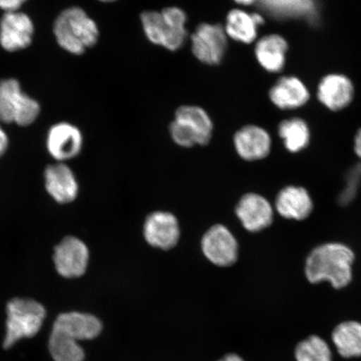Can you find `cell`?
Segmentation results:
<instances>
[{"label":"cell","instance_id":"6da1fadb","mask_svg":"<svg viewBox=\"0 0 361 361\" xmlns=\"http://www.w3.org/2000/svg\"><path fill=\"white\" fill-rule=\"evenodd\" d=\"M355 255L341 243H326L315 247L307 257L305 274L313 284L327 282L336 290L348 286L353 279Z\"/></svg>","mask_w":361,"mask_h":361},{"label":"cell","instance_id":"7a4b0ae2","mask_svg":"<svg viewBox=\"0 0 361 361\" xmlns=\"http://www.w3.org/2000/svg\"><path fill=\"white\" fill-rule=\"evenodd\" d=\"M53 30L58 44L78 56L94 47L100 35L97 23L82 8L76 6L68 8L58 16Z\"/></svg>","mask_w":361,"mask_h":361},{"label":"cell","instance_id":"3957f363","mask_svg":"<svg viewBox=\"0 0 361 361\" xmlns=\"http://www.w3.org/2000/svg\"><path fill=\"white\" fill-rule=\"evenodd\" d=\"M187 13L182 8L171 6L161 12L148 11L141 15L144 33L149 42L170 51L182 48L188 38Z\"/></svg>","mask_w":361,"mask_h":361},{"label":"cell","instance_id":"277c9868","mask_svg":"<svg viewBox=\"0 0 361 361\" xmlns=\"http://www.w3.org/2000/svg\"><path fill=\"white\" fill-rule=\"evenodd\" d=\"M6 315L4 348L10 349L22 338L37 335L47 317V310L38 301L15 298L7 304Z\"/></svg>","mask_w":361,"mask_h":361},{"label":"cell","instance_id":"5b68a950","mask_svg":"<svg viewBox=\"0 0 361 361\" xmlns=\"http://www.w3.org/2000/svg\"><path fill=\"white\" fill-rule=\"evenodd\" d=\"M169 130L171 138L180 147L204 146L213 135L214 123L203 108L182 106L176 111Z\"/></svg>","mask_w":361,"mask_h":361},{"label":"cell","instance_id":"8992f818","mask_svg":"<svg viewBox=\"0 0 361 361\" xmlns=\"http://www.w3.org/2000/svg\"><path fill=\"white\" fill-rule=\"evenodd\" d=\"M39 113V104L22 92L19 81H0V123L30 126L37 119Z\"/></svg>","mask_w":361,"mask_h":361},{"label":"cell","instance_id":"52a82bcc","mask_svg":"<svg viewBox=\"0 0 361 361\" xmlns=\"http://www.w3.org/2000/svg\"><path fill=\"white\" fill-rule=\"evenodd\" d=\"M190 39L193 56L203 64L216 66L222 62L228 47L224 25L202 23L197 27Z\"/></svg>","mask_w":361,"mask_h":361},{"label":"cell","instance_id":"ba28073f","mask_svg":"<svg viewBox=\"0 0 361 361\" xmlns=\"http://www.w3.org/2000/svg\"><path fill=\"white\" fill-rule=\"evenodd\" d=\"M89 259L88 247L74 236L63 238L56 246L53 255L57 273L66 279L82 276L87 269Z\"/></svg>","mask_w":361,"mask_h":361},{"label":"cell","instance_id":"9c48e42d","mask_svg":"<svg viewBox=\"0 0 361 361\" xmlns=\"http://www.w3.org/2000/svg\"><path fill=\"white\" fill-rule=\"evenodd\" d=\"M202 250L206 258L219 267H228L238 259L236 238L223 225H215L209 229L202 238Z\"/></svg>","mask_w":361,"mask_h":361},{"label":"cell","instance_id":"30bf717a","mask_svg":"<svg viewBox=\"0 0 361 361\" xmlns=\"http://www.w3.org/2000/svg\"><path fill=\"white\" fill-rule=\"evenodd\" d=\"M35 27L29 16L20 11L6 12L0 20V44L8 52L28 48Z\"/></svg>","mask_w":361,"mask_h":361},{"label":"cell","instance_id":"8fae6325","mask_svg":"<svg viewBox=\"0 0 361 361\" xmlns=\"http://www.w3.org/2000/svg\"><path fill=\"white\" fill-rule=\"evenodd\" d=\"M355 85L348 76L343 74H328L320 80L317 98L320 103L331 111H340L353 102Z\"/></svg>","mask_w":361,"mask_h":361},{"label":"cell","instance_id":"7c38bea8","mask_svg":"<svg viewBox=\"0 0 361 361\" xmlns=\"http://www.w3.org/2000/svg\"><path fill=\"white\" fill-rule=\"evenodd\" d=\"M83 145V137L79 128L68 123H60L49 130L47 150L54 159L63 162L79 155Z\"/></svg>","mask_w":361,"mask_h":361},{"label":"cell","instance_id":"4fadbf2b","mask_svg":"<svg viewBox=\"0 0 361 361\" xmlns=\"http://www.w3.org/2000/svg\"><path fill=\"white\" fill-rule=\"evenodd\" d=\"M143 233L151 246L164 250H171L177 245L180 238L178 219L166 212H156L147 216Z\"/></svg>","mask_w":361,"mask_h":361},{"label":"cell","instance_id":"5bb4252c","mask_svg":"<svg viewBox=\"0 0 361 361\" xmlns=\"http://www.w3.org/2000/svg\"><path fill=\"white\" fill-rule=\"evenodd\" d=\"M236 214L243 228L252 233L267 228L274 221L272 205L257 193H247L241 198L236 207Z\"/></svg>","mask_w":361,"mask_h":361},{"label":"cell","instance_id":"9a60e30c","mask_svg":"<svg viewBox=\"0 0 361 361\" xmlns=\"http://www.w3.org/2000/svg\"><path fill=\"white\" fill-rule=\"evenodd\" d=\"M234 147L239 157L248 161L264 159L269 155L272 139L264 128L247 125L234 135Z\"/></svg>","mask_w":361,"mask_h":361},{"label":"cell","instance_id":"2e32d148","mask_svg":"<svg viewBox=\"0 0 361 361\" xmlns=\"http://www.w3.org/2000/svg\"><path fill=\"white\" fill-rule=\"evenodd\" d=\"M44 186L49 195L61 204L75 200L79 193L78 180L72 170L63 162L49 165L44 171Z\"/></svg>","mask_w":361,"mask_h":361},{"label":"cell","instance_id":"e0dca14e","mask_svg":"<svg viewBox=\"0 0 361 361\" xmlns=\"http://www.w3.org/2000/svg\"><path fill=\"white\" fill-rule=\"evenodd\" d=\"M269 97L279 109L295 110L309 102L310 92L303 80L296 76H282L269 90Z\"/></svg>","mask_w":361,"mask_h":361},{"label":"cell","instance_id":"ac0fdd59","mask_svg":"<svg viewBox=\"0 0 361 361\" xmlns=\"http://www.w3.org/2000/svg\"><path fill=\"white\" fill-rule=\"evenodd\" d=\"M275 209L284 219L303 221L312 214L314 202L306 188L290 185L278 193Z\"/></svg>","mask_w":361,"mask_h":361},{"label":"cell","instance_id":"d6986e66","mask_svg":"<svg viewBox=\"0 0 361 361\" xmlns=\"http://www.w3.org/2000/svg\"><path fill=\"white\" fill-rule=\"evenodd\" d=\"M264 23V17L261 13H250L242 8H233L228 13L224 27L228 39L250 44L256 42L259 28Z\"/></svg>","mask_w":361,"mask_h":361},{"label":"cell","instance_id":"ffe728a7","mask_svg":"<svg viewBox=\"0 0 361 361\" xmlns=\"http://www.w3.org/2000/svg\"><path fill=\"white\" fill-rule=\"evenodd\" d=\"M53 329L66 334L75 341H88L100 335L102 324L96 316L90 314L68 312L58 316Z\"/></svg>","mask_w":361,"mask_h":361},{"label":"cell","instance_id":"44dd1931","mask_svg":"<svg viewBox=\"0 0 361 361\" xmlns=\"http://www.w3.org/2000/svg\"><path fill=\"white\" fill-rule=\"evenodd\" d=\"M288 49V44L282 35H264L256 42V60L269 73H279L286 66Z\"/></svg>","mask_w":361,"mask_h":361},{"label":"cell","instance_id":"7402d4cb","mask_svg":"<svg viewBox=\"0 0 361 361\" xmlns=\"http://www.w3.org/2000/svg\"><path fill=\"white\" fill-rule=\"evenodd\" d=\"M332 341L342 357L356 358L361 356V323L350 320L334 329Z\"/></svg>","mask_w":361,"mask_h":361},{"label":"cell","instance_id":"603a6c76","mask_svg":"<svg viewBox=\"0 0 361 361\" xmlns=\"http://www.w3.org/2000/svg\"><path fill=\"white\" fill-rule=\"evenodd\" d=\"M278 133L284 147L291 153H299L309 146L311 135L309 125L300 117L282 121Z\"/></svg>","mask_w":361,"mask_h":361},{"label":"cell","instance_id":"cb8c5ba5","mask_svg":"<svg viewBox=\"0 0 361 361\" xmlns=\"http://www.w3.org/2000/svg\"><path fill=\"white\" fill-rule=\"evenodd\" d=\"M75 338L52 329L49 338V350L55 361H83L85 351Z\"/></svg>","mask_w":361,"mask_h":361},{"label":"cell","instance_id":"d4e9b609","mask_svg":"<svg viewBox=\"0 0 361 361\" xmlns=\"http://www.w3.org/2000/svg\"><path fill=\"white\" fill-rule=\"evenodd\" d=\"M296 361H333L332 351L327 342L318 336H310L297 345Z\"/></svg>","mask_w":361,"mask_h":361},{"label":"cell","instance_id":"484cf974","mask_svg":"<svg viewBox=\"0 0 361 361\" xmlns=\"http://www.w3.org/2000/svg\"><path fill=\"white\" fill-rule=\"evenodd\" d=\"M288 3L300 7H313L314 0H259V4L264 11L273 16H288Z\"/></svg>","mask_w":361,"mask_h":361},{"label":"cell","instance_id":"4316f807","mask_svg":"<svg viewBox=\"0 0 361 361\" xmlns=\"http://www.w3.org/2000/svg\"><path fill=\"white\" fill-rule=\"evenodd\" d=\"M28 0H0V8L4 12L20 11L23 4Z\"/></svg>","mask_w":361,"mask_h":361},{"label":"cell","instance_id":"83f0119b","mask_svg":"<svg viewBox=\"0 0 361 361\" xmlns=\"http://www.w3.org/2000/svg\"><path fill=\"white\" fill-rule=\"evenodd\" d=\"M8 147V138L6 132L0 126V157L7 151Z\"/></svg>","mask_w":361,"mask_h":361},{"label":"cell","instance_id":"f1b7e54d","mask_svg":"<svg viewBox=\"0 0 361 361\" xmlns=\"http://www.w3.org/2000/svg\"><path fill=\"white\" fill-rule=\"evenodd\" d=\"M354 151L361 160V128L357 130L354 139Z\"/></svg>","mask_w":361,"mask_h":361},{"label":"cell","instance_id":"f546056e","mask_svg":"<svg viewBox=\"0 0 361 361\" xmlns=\"http://www.w3.org/2000/svg\"><path fill=\"white\" fill-rule=\"evenodd\" d=\"M234 2L242 6H250L252 4H258L259 0H233Z\"/></svg>","mask_w":361,"mask_h":361},{"label":"cell","instance_id":"4dcf8cb0","mask_svg":"<svg viewBox=\"0 0 361 361\" xmlns=\"http://www.w3.org/2000/svg\"><path fill=\"white\" fill-rule=\"evenodd\" d=\"M219 361H245L243 360L240 356L236 354H229L226 356L222 360Z\"/></svg>","mask_w":361,"mask_h":361},{"label":"cell","instance_id":"1f68e13d","mask_svg":"<svg viewBox=\"0 0 361 361\" xmlns=\"http://www.w3.org/2000/svg\"><path fill=\"white\" fill-rule=\"evenodd\" d=\"M98 1L103 3H113L117 1V0H98Z\"/></svg>","mask_w":361,"mask_h":361}]
</instances>
